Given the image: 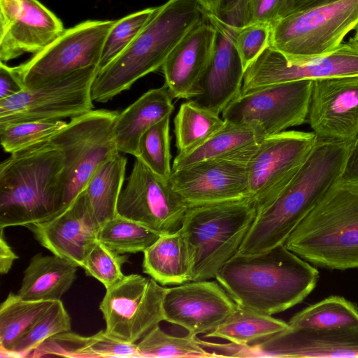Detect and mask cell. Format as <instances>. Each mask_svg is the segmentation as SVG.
Here are the masks:
<instances>
[{
  "label": "cell",
  "mask_w": 358,
  "mask_h": 358,
  "mask_svg": "<svg viewBox=\"0 0 358 358\" xmlns=\"http://www.w3.org/2000/svg\"><path fill=\"white\" fill-rule=\"evenodd\" d=\"M352 143L317 140L280 194L257 211L238 253L257 254L284 244L326 192L340 180Z\"/></svg>",
  "instance_id": "6da1fadb"
},
{
  "label": "cell",
  "mask_w": 358,
  "mask_h": 358,
  "mask_svg": "<svg viewBox=\"0 0 358 358\" xmlns=\"http://www.w3.org/2000/svg\"><path fill=\"white\" fill-rule=\"evenodd\" d=\"M319 278L317 268L282 244L257 254L237 252L215 279L238 305L272 315L302 302Z\"/></svg>",
  "instance_id": "7a4b0ae2"
},
{
  "label": "cell",
  "mask_w": 358,
  "mask_h": 358,
  "mask_svg": "<svg viewBox=\"0 0 358 358\" xmlns=\"http://www.w3.org/2000/svg\"><path fill=\"white\" fill-rule=\"evenodd\" d=\"M63 157L44 141L13 153L0 164V228L42 222L65 206Z\"/></svg>",
  "instance_id": "3957f363"
},
{
  "label": "cell",
  "mask_w": 358,
  "mask_h": 358,
  "mask_svg": "<svg viewBox=\"0 0 358 358\" xmlns=\"http://www.w3.org/2000/svg\"><path fill=\"white\" fill-rule=\"evenodd\" d=\"M207 19L199 0H169L160 6L128 48L99 71L92 87V100L107 102L162 68L184 36Z\"/></svg>",
  "instance_id": "277c9868"
},
{
  "label": "cell",
  "mask_w": 358,
  "mask_h": 358,
  "mask_svg": "<svg viewBox=\"0 0 358 358\" xmlns=\"http://www.w3.org/2000/svg\"><path fill=\"white\" fill-rule=\"evenodd\" d=\"M284 245L315 266L358 268V183L338 180Z\"/></svg>",
  "instance_id": "5b68a950"
},
{
  "label": "cell",
  "mask_w": 358,
  "mask_h": 358,
  "mask_svg": "<svg viewBox=\"0 0 358 358\" xmlns=\"http://www.w3.org/2000/svg\"><path fill=\"white\" fill-rule=\"evenodd\" d=\"M257 214L251 198L188 207L180 229L192 259V280L215 278L239 250Z\"/></svg>",
  "instance_id": "8992f818"
},
{
  "label": "cell",
  "mask_w": 358,
  "mask_h": 358,
  "mask_svg": "<svg viewBox=\"0 0 358 358\" xmlns=\"http://www.w3.org/2000/svg\"><path fill=\"white\" fill-rule=\"evenodd\" d=\"M357 25L358 0H339L273 22L268 46L289 63H301L334 51Z\"/></svg>",
  "instance_id": "52a82bcc"
},
{
  "label": "cell",
  "mask_w": 358,
  "mask_h": 358,
  "mask_svg": "<svg viewBox=\"0 0 358 358\" xmlns=\"http://www.w3.org/2000/svg\"><path fill=\"white\" fill-rule=\"evenodd\" d=\"M117 110H92L71 118L49 141L63 157L65 206L81 194L96 169L120 153L113 136Z\"/></svg>",
  "instance_id": "ba28073f"
},
{
  "label": "cell",
  "mask_w": 358,
  "mask_h": 358,
  "mask_svg": "<svg viewBox=\"0 0 358 358\" xmlns=\"http://www.w3.org/2000/svg\"><path fill=\"white\" fill-rule=\"evenodd\" d=\"M115 21L87 20L65 29L43 50L12 67L13 71L24 88L33 89L99 66L104 41Z\"/></svg>",
  "instance_id": "9c48e42d"
},
{
  "label": "cell",
  "mask_w": 358,
  "mask_h": 358,
  "mask_svg": "<svg viewBox=\"0 0 358 358\" xmlns=\"http://www.w3.org/2000/svg\"><path fill=\"white\" fill-rule=\"evenodd\" d=\"M99 71V66H90L1 99L0 127L28 121L61 120L92 110V87Z\"/></svg>",
  "instance_id": "30bf717a"
},
{
  "label": "cell",
  "mask_w": 358,
  "mask_h": 358,
  "mask_svg": "<svg viewBox=\"0 0 358 358\" xmlns=\"http://www.w3.org/2000/svg\"><path fill=\"white\" fill-rule=\"evenodd\" d=\"M313 80L286 82L241 93L222 112L225 122L248 124L264 138L307 121Z\"/></svg>",
  "instance_id": "8fae6325"
},
{
  "label": "cell",
  "mask_w": 358,
  "mask_h": 358,
  "mask_svg": "<svg viewBox=\"0 0 358 358\" xmlns=\"http://www.w3.org/2000/svg\"><path fill=\"white\" fill-rule=\"evenodd\" d=\"M168 287L139 274L124 275L106 289L100 304L106 331L136 343L164 321L163 301Z\"/></svg>",
  "instance_id": "7c38bea8"
},
{
  "label": "cell",
  "mask_w": 358,
  "mask_h": 358,
  "mask_svg": "<svg viewBox=\"0 0 358 358\" xmlns=\"http://www.w3.org/2000/svg\"><path fill=\"white\" fill-rule=\"evenodd\" d=\"M313 132L284 131L263 138L247 165L250 198L257 211L292 179L317 142Z\"/></svg>",
  "instance_id": "4fadbf2b"
},
{
  "label": "cell",
  "mask_w": 358,
  "mask_h": 358,
  "mask_svg": "<svg viewBox=\"0 0 358 358\" xmlns=\"http://www.w3.org/2000/svg\"><path fill=\"white\" fill-rule=\"evenodd\" d=\"M135 158L118 199L117 213L161 234L179 230L188 206L173 189L170 180Z\"/></svg>",
  "instance_id": "5bb4252c"
},
{
  "label": "cell",
  "mask_w": 358,
  "mask_h": 358,
  "mask_svg": "<svg viewBox=\"0 0 358 358\" xmlns=\"http://www.w3.org/2000/svg\"><path fill=\"white\" fill-rule=\"evenodd\" d=\"M258 143L172 171L173 189L188 207L250 198L247 165Z\"/></svg>",
  "instance_id": "9a60e30c"
},
{
  "label": "cell",
  "mask_w": 358,
  "mask_h": 358,
  "mask_svg": "<svg viewBox=\"0 0 358 358\" xmlns=\"http://www.w3.org/2000/svg\"><path fill=\"white\" fill-rule=\"evenodd\" d=\"M350 76H358V42L352 38L331 52L297 64L268 46L245 69L241 93L295 80Z\"/></svg>",
  "instance_id": "2e32d148"
},
{
  "label": "cell",
  "mask_w": 358,
  "mask_h": 358,
  "mask_svg": "<svg viewBox=\"0 0 358 358\" xmlns=\"http://www.w3.org/2000/svg\"><path fill=\"white\" fill-rule=\"evenodd\" d=\"M307 121L318 141L352 143L358 136V76L313 80Z\"/></svg>",
  "instance_id": "e0dca14e"
},
{
  "label": "cell",
  "mask_w": 358,
  "mask_h": 358,
  "mask_svg": "<svg viewBox=\"0 0 358 358\" xmlns=\"http://www.w3.org/2000/svg\"><path fill=\"white\" fill-rule=\"evenodd\" d=\"M64 30L62 21L38 0H0V62L35 55Z\"/></svg>",
  "instance_id": "ac0fdd59"
},
{
  "label": "cell",
  "mask_w": 358,
  "mask_h": 358,
  "mask_svg": "<svg viewBox=\"0 0 358 358\" xmlns=\"http://www.w3.org/2000/svg\"><path fill=\"white\" fill-rule=\"evenodd\" d=\"M236 303L215 280H193L167 288L163 301L164 321L197 336L215 329Z\"/></svg>",
  "instance_id": "d6986e66"
},
{
  "label": "cell",
  "mask_w": 358,
  "mask_h": 358,
  "mask_svg": "<svg viewBox=\"0 0 358 358\" xmlns=\"http://www.w3.org/2000/svg\"><path fill=\"white\" fill-rule=\"evenodd\" d=\"M25 227L52 255L83 268L87 255L99 241L100 225L83 191L54 217Z\"/></svg>",
  "instance_id": "ffe728a7"
},
{
  "label": "cell",
  "mask_w": 358,
  "mask_h": 358,
  "mask_svg": "<svg viewBox=\"0 0 358 358\" xmlns=\"http://www.w3.org/2000/svg\"><path fill=\"white\" fill-rule=\"evenodd\" d=\"M255 357H358V325L287 329L250 345Z\"/></svg>",
  "instance_id": "44dd1931"
},
{
  "label": "cell",
  "mask_w": 358,
  "mask_h": 358,
  "mask_svg": "<svg viewBox=\"0 0 358 358\" xmlns=\"http://www.w3.org/2000/svg\"><path fill=\"white\" fill-rule=\"evenodd\" d=\"M217 31L213 55L194 100L220 115L241 92L244 68L234 42V30L208 15Z\"/></svg>",
  "instance_id": "7402d4cb"
},
{
  "label": "cell",
  "mask_w": 358,
  "mask_h": 358,
  "mask_svg": "<svg viewBox=\"0 0 358 358\" xmlns=\"http://www.w3.org/2000/svg\"><path fill=\"white\" fill-rule=\"evenodd\" d=\"M217 31L208 19L194 27L179 42L162 66L173 99L191 100L214 52Z\"/></svg>",
  "instance_id": "603a6c76"
},
{
  "label": "cell",
  "mask_w": 358,
  "mask_h": 358,
  "mask_svg": "<svg viewBox=\"0 0 358 358\" xmlns=\"http://www.w3.org/2000/svg\"><path fill=\"white\" fill-rule=\"evenodd\" d=\"M174 110L173 98L164 84L151 89L119 113L113 127V136L120 152L135 157L142 135Z\"/></svg>",
  "instance_id": "cb8c5ba5"
},
{
  "label": "cell",
  "mask_w": 358,
  "mask_h": 358,
  "mask_svg": "<svg viewBox=\"0 0 358 358\" xmlns=\"http://www.w3.org/2000/svg\"><path fill=\"white\" fill-rule=\"evenodd\" d=\"M141 357L136 343L124 342L101 330L90 336L71 331L55 335L41 344L27 357Z\"/></svg>",
  "instance_id": "d4e9b609"
},
{
  "label": "cell",
  "mask_w": 358,
  "mask_h": 358,
  "mask_svg": "<svg viewBox=\"0 0 358 358\" xmlns=\"http://www.w3.org/2000/svg\"><path fill=\"white\" fill-rule=\"evenodd\" d=\"M78 267L55 255L37 253L24 271L17 294L25 300H61L73 285Z\"/></svg>",
  "instance_id": "484cf974"
},
{
  "label": "cell",
  "mask_w": 358,
  "mask_h": 358,
  "mask_svg": "<svg viewBox=\"0 0 358 358\" xmlns=\"http://www.w3.org/2000/svg\"><path fill=\"white\" fill-rule=\"evenodd\" d=\"M143 271L162 285L192 280V259L180 229L162 234L143 252Z\"/></svg>",
  "instance_id": "4316f807"
},
{
  "label": "cell",
  "mask_w": 358,
  "mask_h": 358,
  "mask_svg": "<svg viewBox=\"0 0 358 358\" xmlns=\"http://www.w3.org/2000/svg\"><path fill=\"white\" fill-rule=\"evenodd\" d=\"M127 163L124 156L117 154L96 169L85 186L88 204L100 227L117 214Z\"/></svg>",
  "instance_id": "83f0119b"
},
{
  "label": "cell",
  "mask_w": 358,
  "mask_h": 358,
  "mask_svg": "<svg viewBox=\"0 0 358 358\" xmlns=\"http://www.w3.org/2000/svg\"><path fill=\"white\" fill-rule=\"evenodd\" d=\"M262 138L258 131L250 125L225 122L224 126L203 143L187 152L178 154L173 162L172 171L236 154L257 144Z\"/></svg>",
  "instance_id": "f1b7e54d"
},
{
  "label": "cell",
  "mask_w": 358,
  "mask_h": 358,
  "mask_svg": "<svg viewBox=\"0 0 358 358\" xmlns=\"http://www.w3.org/2000/svg\"><path fill=\"white\" fill-rule=\"evenodd\" d=\"M287 322L236 303L232 313L205 338H217L248 345L289 329Z\"/></svg>",
  "instance_id": "f546056e"
},
{
  "label": "cell",
  "mask_w": 358,
  "mask_h": 358,
  "mask_svg": "<svg viewBox=\"0 0 358 358\" xmlns=\"http://www.w3.org/2000/svg\"><path fill=\"white\" fill-rule=\"evenodd\" d=\"M225 124L220 115L194 100L182 103L174 118V134L178 154L199 146Z\"/></svg>",
  "instance_id": "4dcf8cb0"
},
{
  "label": "cell",
  "mask_w": 358,
  "mask_h": 358,
  "mask_svg": "<svg viewBox=\"0 0 358 358\" xmlns=\"http://www.w3.org/2000/svg\"><path fill=\"white\" fill-rule=\"evenodd\" d=\"M55 301L25 300L10 292L0 306V349L8 350L23 337Z\"/></svg>",
  "instance_id": "1f68e13d"
},
{
  "label": "cell",
  "mask_w": 358,
  "mask_h": 358,
  "mask_svg": "<svg viewBox=\"0 0 358 358\" xmlns=\"http://www.w3.org/2000/svg\"><path fill=\"white\" fill-rule=\"evenodd\" d=\"M287 323L294 329L357 326L358 306L343 296H331L298 312Z\"/></svg>",
  "instance_id": "d6a6232c"
},
{
  "label": "cell",
  "mask_w": 358,
  "mask_h": 358,
  "mask_svg": "<svg viewBox=\"0 0 358 358\" xmlns=\"http://www.w3.org/2000/svg\"><path fill=\"white\" fill-rule=\"evenodd\" d=\"M162 234L117 214L99 228L98 240L120 254L143 252Z\"/></svg>",
  "instance_id": "836d02e7"
},
{
  "label": "cell",
  "mask_w": 358,
  "mask_h": 358,
  "mask_svg": "<svg viewBox=\"0 0 358 358\" xmlns=\"http://www.w3.org/2000/svg\"><path fill=\"white\" fill-rule=\"evenodd\" d=\"M71 329V320L61 300L56 301L47 313L8 350L0 349L1 357H27L49 338Z\"/></svg>",
  "instance_id": "e575fe53"
},
{
  "label": "cell",
  "mask_w": 358,
  "mask_h": 358,
  "mask_svg": "<svg viewBox=\"0 0 358 358\" xmlns=\"http://www.w3.org/2000/svg\"><path fill=\"white\" fill-rule=\"evenodd\" d=\"M199 339L189 334L185 336L171 335L157 325L136 345L141 357H213Z\"/></svg>",
  "instance_id": "d590c367"
},
{
  "label": "cell",
  "mask_w": 358,
  "mask_h": 358,
  "mask_svg": "<svg viewBox=\"0 0 358 358\" xmlns=\"http://www.w3.org/2000/svg\"><path fill=\"white\" fill-rule=\"evenodd\" d=\"M170 118L167 116L149 128L141 137L139 158L154 173L170 180L171 167Z\"/></svg>",
  "instance_id": "8d00e7d4"
},
{
  "label": "cell",
  "mask_w": 358,
  "mask_h": 358,
  "mask_svg": "<svg viewBox=\"0 0 358 358\" xmlns=\"http://www.w3.org/2000/svg\"><path fill=\"white\" fill-rule=\"evenodd\" d=\"M159 8V6L148 8L115 21L103 43L99 65V71L128 48L154 17Z\"/></svg>",
  "instance_id": "74e56055"
},
{
  "label": "cell",
  "mask_w": 358,
  "mask_h": 358,
  "mask_svg": "<svg viewBox=\"0 0 358 358\" xmlns=\"http://www.w3.org/2000/svg\"><path fill=\"white\" fill-rule=\"evenodd\" d=\"M63 120L28 121L0 127V141L3 150L13 154L44 141L50 140L63 129Z\"/></svg>",
  "instance_id": "f35d334b"
},
{
  "label": "cell",
  "mask_w": 358,
  "mask_h": 358,
  "mask_svg": "<svg viewBox=\"0 0 358 358\" xmlns=\"http://www.w3.org/2000/svg\"><path fill=\"white\" fill-rule=\"evenodd\" d=\"M127 261V255L117 253L98 241L85 259L83 268L87 275L96 278L106 289L124 276L122 267Z\"/></svg>",
  "instance_id": "ab89813d"
},
{
  "label": "cell",
  "mask_w": 358,
  "mask_h": 358,
  "mask_svg": "<svg viewBox=\"0 0 358 358\" xmlns=\"http://www.w3.org/2000/svg\"><path fill=\"white\" fill-rule=\"evenodd\" d=\"M271 24L251 22L234 30V42L244 70L269 45Z\"/></svg>",
  "instance_id": "60d3db41"
},
{
  "label": "cell",
  "mask_w": 358,
  "mask_h": 358,
  "mask_svg": "<svg viewBox=\"0 0 358 358\" xmlns=\"http://www.w3.org/2000/svg\"><path fill=\"white\" fill-rule=\"evenodd\" d=\"M208 15L237 30L251 23L250 0H215Z\"/></svg>",
  "instance_id": "b9f144b4"
},
{
  "label": "cell",
  "mask_w": 358,
  "mask_h": 358,
  "mask_svg": "<svg viewBox=\"0 0 358 358\" xmlns=\"http://www.w3.org/2000/svg\"><path fill=\"white\" fill-rule=\"evenodd\" d=\"M287 0H250L251 22L272 24L283 17Z\"/></svg>",
  "instance_id": "7bdbcfd3"
},
{
  "label": "cell",
  "mask_w": 358,
  "mask_h": 358,
  "mask_svg": "<svg viewBox=\"0 0 358 358\" xmlns=\"http://www.w3.org/2000/svg\"><path fill=\"white\" fill-rule=\"evenodd\" d=\"M201 345L214 357H253L250 345H243L232 342L227 344L210 343L199 339Z\"/></svg>",
  "instance_id": "ee69618b"
},
{
  "label": "cell",
  "mask_w": 358,
  "mask_h": 358,
  "mask_svg": "<svg viewBox=\"0 0 358 358\" xmlns=\"http://www.w3.org/2000/svg\"><path fill=\"white\" fill-rule=\"evenodd\" d=\"M24 87L15 76L12 67L0 62V100L18 94Z\"/></svg>",
  "instance_id": "f6af8a7d"
},
{
  "label": "cell",
  "mask_w": 358,
  "mask_h": 358,
  "mask_svg": "<svg viewBox=\"0 0 358 358\" xmlns=\"http://www.w3.org/2000/svg\"><path fill=\"white\" fill-rule=\"evenodd\" d=\"M340 179L358 183V136L351 145Z\"/></svg>",
  "instance_id": "bcb514c9"
},
{
  "label": "cell",
  "mask_w": 358,
  "mask_h": 358,
  "mask_svg": "<svg viewBox=\"0 0 358 358\" xmlns=\"http://www.w3.org/2000/svg\"><path fill=\"white\" fill-rule=\"evenodd\" d=\"M0 273L6 274L11 268L15 260L18 256L8 245L4 236V228H0Z\"/></svg>",
  "instance_id": "7dc6e473"
},
{
  "label": "cell",
  "mask_w": 358,
  "mask_h": 358,
  "mask_svg": "<svg viewBox=\"0 0 358 358\" xmlns=\"http://www.w3.org/2000/svg\"><path fill=\"white\" fill-rule=\"evenodd\" d=\"M336 1L339 0H287L285 16L296 11L322 6Z\"/></svg>",
  "instance_id": "c3c4849f"
},
{
  "label": "cell",
  "mask_w": 358,
  "mask_h": 358,
  "mask_svg": "<svg viewBox=\"0 0 358 358\" xmlns=\"http://www.w3.org/2000/svg\"><path fill=\"white\" fill-rule=\"evenodd\" d=\"M207 12H210L215 0H199Z\"/></svg>",
  "instance_id": "681fc988"
},
{
  "label": "cell",
  "mask_w": 358,
  "mask_h": 358,
  "mask_svg": "<svg viewBox=\"0 0 358 358\" xmlns=\"http://www.w3.org/2000/svg\"><path fill=\"white\" fill-rule=\"evenodd\" d=\"M352 38L358 42V25L356 27L355 29V34Z\"/></svg>",
  "instance_id": "f907efd6"
}]
</instances>
